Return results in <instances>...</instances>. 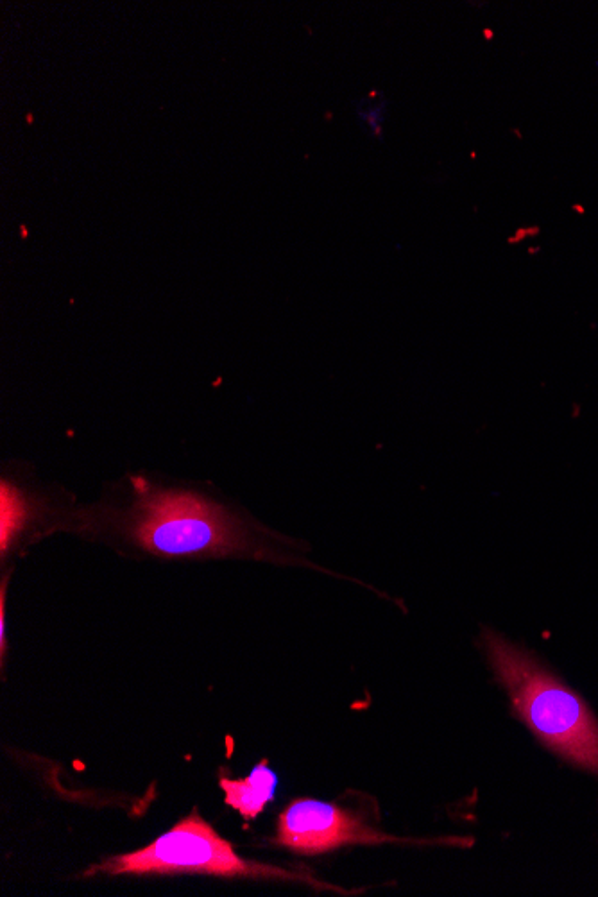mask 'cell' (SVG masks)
<instances>
[{
  "mask_svg": "<svg viewBox=\"0 0 598 897\" xmlns=\"http://www.w3.org/2000/svg\"><path fill=\"white\" fill-rule=\"evenodd\" d=\"M133 486L137 502L129 532L147 552L169 557L217 556L248 548L242 523L223 505L190 491L149 486L142 479H133Z\"/></svg>",
  "mask_w": 598,
  "mask_h": 897,
  "instance_id": "obj_2",
  "label": "cell"
},
{
  "mask_svg": "<svg viewBox=\"0 0 598 897\" xmlns=\"http://www.w3.org/2000/svg\"><path fill=\"white\" fill-rule=\"evenodd\" d=\"M29 520V502L26 495L9 484L8 480H2V493H0V548L2 554H6L9 545L15 541L18 532L26 527Z\"/></svg>",
  "mask_w": 598,
  "mask_h": 897,
  "instance_id": "obj_6",
  "label": "cell"
},
{
  "mask_svg": "<svg viewBox=\"0 0 598 897\" xmlns=\"http://www.w3.org/2000/svg\"><path fill=\"white\" fill-rule=\"evenodd\" d=\"M359 117L368 126V131H371L373 135H380L385 117V101L380 104H369V108L360 106Z\"/></svg>",
  "mask_w": 598,
  "mask_h": 897,
  "instance_id": "obj_7",
  "label": "cell"
},
{
  "mask_svg": "<svg viewBox=\"0 0 598 897\" xmlns=\"http://www.w3.org/2000/svg\"><path fill=\"white\" fill-rule=\"evenodd\" d=\"M482 641L523 724L557 756L598 776V718L581 695L502 634L484 629Z\"/></svg>",
  "mask_w": 598,
  "mask_h": 897,
  "instance_id": "obj_1",
  "label": "cell"
},
{
  "mask_svg": "<svg viewBox=\"0 0 598 897\" xmlns=\"http://www.w3.org/2000/svg\"><path fill=\"white\" fill-rule=\"evenodd\" d=\"M276 786L278 776L267 767L265 761L251 770L248 778H221L224 801L233 810H237L246 821H253L264 812L265 806L271 803L276 795Z\"/></svg>",
  "mask_w": 598,
  "mask_h": 897,
  "instance_id": "obj_5",
  "label": "cell"
},
{
  "mask_svg": "<svg viewBox=\"0 0 598 897\" xmlns=\"http://www.w3.org/2000/svg\"><path fill=\"white\" fill-rule=\"evenodd\" d=\"M276 840L301 855H321L346 844H376L394 838L368 828L335 804L296 799L280 815Z\"/></svg>",
  "mask_w": 598,
  "mask_h": 897,
  "instance_id": "obj_4",
  "label": "cell"
},
{
  "mask_svg": "<svg viewBox=\"0 0 598 897\" xmlns=\"http://www.w3.org/2000/svg\"><path fill=\"white\" fill-rule=\"evenodd\" d=\"M110 874H174L201 872L212 876H248V878H278L301 880L292 874L262 863L240 858L230 842L215 833L197 813L178 822L171 831L156 838L151 846L129 855L115 856L101 865Z\"/></svg>",
  "mask_w": 598,
  "mask_h": 897,
  "instance_id": "obj_3",
  "label": "cell"
}]
</instances>
